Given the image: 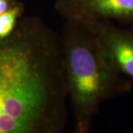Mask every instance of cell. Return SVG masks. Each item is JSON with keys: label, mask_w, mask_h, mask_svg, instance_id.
Wrapping results in <instances>:
<instances>
[{"label": "cell", "mask_w": 133, "mask_h": 133, "mask_svg": "<svg viewBox=\"0 0 133 133\" xmlns=\"http://www.w3.org/2000/svg\"><path fill=\"white\" fill-rule=\"evenodd\" d=\"M79 21L94 32L113 68L133 85V27L106 20Z\"/></svg>", "instance_id": "3"}, {"label": "cell", "mask_w": 133, "mask_h": 133, "mask_svg": "<svg viewBox=\"0 0 133 133\" xmlns=\"http://www.w3.org/2000/svg\"><path fill=\"white\" fill-rule=\"evenodd\" d=\"M64 19L106 20L133 27V0H56Z\"/></svg>", "instance_id": "4"}, {"label": "cell", "mask_w": 133, "mask_h": 133, "mask_svg": "<svg viewBox=\"0 0 133 133\" xmlns=\"http://www.w3.org/2000/svg\"><path fill=\"white\" fill-rule=\"evenodd\" d=\"M68 99L62 37L24 17L0 39V133H62Z\"/></svg>", "instance_id": "1"}, {"label": "cell", "mask_w": 133, "mask_h": 133, "mask_svg": "<svg viewBox=\"0 0 133 133\" xmlns=\"http://www.w3.org/2000/svg\"><path fill=\"white\" fill-rule=\"evenodd\" d=\"M21 15V6L10 7L0 15V39L10 36L17 23V18Z\"/></svg>", "instance_id": "5"}, {"label": "cell", "mask_w": 133, "mask_h": 133, "mask_svg": "<svg viewBox=\"0 0 133 133\" xmlns=\"http://www.w3.org/2000/svg\"><path fill=\"white\" fill-rule=\"evenodd\" d=\"M61 37L74 131L88 133L101 104L129 94L133 85L113 68L97 37L83 22L65 19Z\"/></svg>", "instance_id": "2"}, {"label": "cell", "mask_w": 133, "mask_h": 133, "mask_svg": "<svg viewBox=\"0 0 133 133\" xmlns=\"http://www.w3.org/2000/svg\"><path fill=\"white\" fill-rule=\"evenodd\" d=\"M10 9V0H0V15Z\"/></svg>", "instance_id": "6"}]
</instances>
